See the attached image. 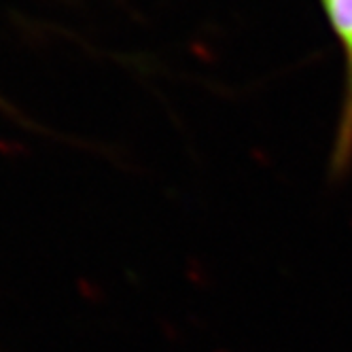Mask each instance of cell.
Instances as JSON below:
<instances>
[{
	"label": "cell",
	"mask_w": 352,
	"mask_h": 352,
	"mask_svg": "<svg viewBox=\"0 0 352 352\" xmlns=\"http://www.w3.org/2000/svg\"><path fill=\"white\" fill-rule=\"evenodd\" d=\"M324 19L338 38L344 56V96L338 119V132L331 153V170L336 176L352 166V0H318Z\"/></svg>",
	"instance_id": "1"
}]
</instances>
